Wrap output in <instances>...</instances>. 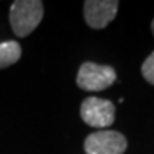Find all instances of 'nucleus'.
<instances>
[{
	"label": "nucleus",
	"mask_w": 154,
	"mask_h": 154,
	"mask_svg": "<svg viewBox=\"0 0 154 154\" xmlns=\"http://www.w3.org/2000/svg\"><path fill=\"white\" fill-rule=\"evenodd\" d=\"M43 3L38 0H16L10 7V24L16 36L26 37L43 19Z\"/></svg>",
	"instance_id": "f257e3e1"
},
{
	"label": "nucleus",
	"mask_w": 154,
	"mask_h": 154,
	"mask_svg": "<svg viewBox=\"0 0 154 154\" xmlns=\"http://www.w3.org/2000/svg\"><path fill=\"white\" fill-rule=\"evenodd\" d=\"M77 86L86 91H101L116 82V72L110 66L83 63L77 74Z\"/></svg>",
	"instance_id": "f03ea898"
},
{
	"label": "nucleus",
	"mask_w": 154,
	"mask_h": 154,
	"mask_svg": "<svg viewBox=\"0 0 154 154\" xmlns=\"http://www.w3.org/2000/svg\"><path fill=\"white\" fill-rule=\"evenodd\" d=\"M114 104L104 99L87 97L82 103L80 116L83 121L90 127L104 128L114 123Z\"/></svg>",
	"instance_id": "7ed1b4c3"
},
{
	"label": "nucleus",
	"mask_w": 154,
	"mask_h": 154,
	"mask_svg": "<svg viewBox=\"0 0 154 154\" xmlns=\"http://www.w3.org/2000/svg\"><path fill=\"white\" fill-rule=\"evenodd\" d=\"M126 149V137L113 130L96 131L84 141V150L87 154H123Z\"/></svg>",
	"instance_id": "20e7f679"
},
{
	"label": "nucleus",
	"mask_w": 154,
	"mask_h": 154,
	"mask_svg": "<svg viewBox=\"0 0 154 154\" xmlns=\"http://www.w3.org/2000/svg\"><path fill=\"white\" fill-rule=\"evenodd\" d=\"M119 9L117 0H90L84 3V19L90 27L104 29L114 20Z\"/></svg>",
	"instance_id": "39448f33"
},
{
	"label": "nucleus",
	"mask_w": 154,
	"mask_h": 154,
	"mask_svg": "<svg viewBox=\"0 0 154 154\" xmlns=\"http://www.w3.org/2000/svg\"><path fill=\"white\" fill-rule=\"evenodd\" d=\"M22 56V49L17 42L0 43V69L14 64Z\"/></svg>",
	"instance_id": "423d86ee"
},
{
	"label": "nucleus",
	"mask_w": 154,
	"mask_h": 154,
	"mask_svg": "<svg viewBox=\"0 0 154 154\" xmlns=\"http://www.w3.org/2000/svg\"><path fill=\"white\" fill-rule=\"evenodd\" d=\"M141 73L150 84H154V51L144 60L143 66H141Z\"/></svg>",
	"instance_id": "0eeeda50"
},
{
	"label": "nucleus",
	"mask_w": 154,
	"mask_h": 154,
	"mask_svg": "<svg viewBox=\"0 0 154 154\" xmlns=\"http://www.w3.org/2000/svg\"><path fill=\"white\" fill-rule=\"evenodd\" d=\"M151 30H153V34H154V20H153V23H151Z\"/></svg>",
	"instance_id": "6e6552de"
}]
</instances>
